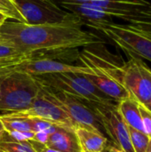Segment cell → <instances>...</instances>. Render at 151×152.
<instances>
[{"instance_id": "cell-1", "label": "cell", "mask_w": 151, "mask_h": 152, "mask_svg": "<svg viewBox=\"0 0 151 152\" xmlns=\"http://www.w3.org/2000/svg\"><path fill=\"white\" fill-rule=\"evenodd\" d=\"M77 17L64 22L40 25L8 19L0 27V37L28 55L38 52L72 50L104 42L101 37L85 31Z\"/></svg>"}, {"instance_id": "cell-2", "label": "cell", "mask_w": 151, "mask_h": 152, "mask_svg": "<svg viewBox=\"0 0 151 152\" xmlns=\"http://www.w3.org/2000/svg\"><path fill=\"white\" fill-rule=\"evenodd\" d=\"M41 90L34 76L11 70L0 73V111L15 112L27 109Z\"/></svg>"}, {"instance_id": "cell-3", "label": "cell", "mask_w": 151, "mask_h": 152, "mask_svg": "<svg viewBox=\"0 0 151 152\" xmlns=\"http://www.w3.org/2000/svg\"><path fill=\"white\" fill-rule=\"evenodd\" d=\"M34 77L40 84L77 98L85 103L110 104L117 102L101 93L82 74L59 73Z\"/></svg>"}, {"instance_id": "cell-4", "label": "cell", "mask_w": 151, "mask_h": 152, "mask_svg": "<svg viewBox=\"0 0 151 152\" xmlns=\"http://www.w3.org/2000/svg\"><path fill=\"white\" fill-rule=\"evenodd\" d=\"M101 31L130 56L151 61V34L135 29L126 24L106 21L91 26Z\"/></svg>"}, {"instance_id": "cell-5", "label": "cell", "mask_w": 151, "mask_h": 152, "mask_svg": "<svg viewBox=\"0 0 151 152\" xmlns=\"http://www.w3.org/2000/svg\"><path fill=\"white\" fill-rule=\"evenodd\" d=\"M102 7L111 18L151 34V3L148 0H89Z\"/></svg>"}, {"instance_id": "cell-6", "label": "cell", "mask_w": 151, "mask_h": 152, "mask_svg": "<svg viewBox=\"0 0 151 152\" xmlns=\"http://www.w3.org/2000/svg\"><path fill=\"white\" fill-rule=\"evenodd\" d=\"M121 84L137 102L146 105L151 99V69L141 59L130 56L121 66Z\"/></svg>"}, {"instance_id": "cell-7", "label": "cell", "mask_w": 151, "mask_h": 152, "mask_svg": "<svg viewBox=\"0 0 151 152\" xmlns=\"http://www.w3.org/2000/svg\"><path fill=\"white\" fill-rule=\"evenodd\" d=\"M40 86L44 94L61 108V110L74 123L76 127L80 126L102 133L101 125L87 103L83 102V101L71 95L45 86L42 84H40Z\"/></svg>"}, {"instance_id": "cell-8", "label": "cell", "mask_w": 151, "mask_h": 152, "mask_svg": "<svg viewBox=\"0 0 151 152\" xmlns=\"http://www.w3.org/2000/svg\"><path fill=\"white\" fill-rule=\"evenodd\" d=\"M13 1L25 23L29 25L60 23L77 18L74 14L58 7L53 0Z\"/></svg>"}, {"instance_id": "cell-9", "label": "cell", "mask_w": 151, "mask_h": 152, "mask_svg": "<svg viewBox=\"0 0 151 152\" xmlns=\"http://www.w3.org/2000/svg\"><path fill=\"white\" fill-rule=\"evenodd\" d=\"M117 103H87L97 117L102 129L108 134L116 147L123 152H134L131 144L127 125L122 119Z\"/></svg>"}, {"instance_id": "cell-10", "label": "cell", "mask_w": 151, "mask_h": 152, "mask_svg": "<svg viewBox=\"0 0 151 152\" xmlns=\"http://www.w3.org/2000/svg\"><path fill=\"white\" fill-rule=\"evenodd\" d=\"M2 114L12 118L39 119L48 122L53 126L72 131L76 128V126L70 120L69 116L61 110L60 106L48 99L42 92V89L40 90L38 96L27 109L20 111Z\"/></svg>"}, {"instance_id": "cell-11", "label": "cell", "mask_w": 151, "mask_h": 152, "mask_svg": "<svg viewBox=\"0 0 151 152\" xmlns=\"http://www.w3.org/2000/svg\"><path fill=\"white\" fill-rule=\"evenodd\" d=\"M14 70L24 72L31 76H42L59 73H74L89 75L92 69L85 65H73L52 58L36 57L33 54L26 61L15 67Z\"/></svg>"}, {"instance_id": "cell-12", "label": "cell", "mask_w": 151, "mask_h": 152, "mask_svg": "<svg viewBox=\"0 0 151 152\" xmlns=\"http://www.w3.org/2000/svg\"><path fill=\"white\" fill-rule=\"evenodd\" d=\"M79 58L83 62V65L88 66L92 69L91 74L84 76L91 83H93L101 93H103L105 95L117 102L131 97L126 89L119 82H117L110 75H109L105 70L83 56L81 53H79Z\"/></svg>"}, {"instance_id": "cell-13", "label": "cell", "mask_w": 151, "mask_h": 152, "mask_svg": "<svg viewBox=\"0 0 151 152\" xmlns=\"http://www.w3.org/2000/svg\"><path fill=\"white\" fill-rule=\"evenodd\" d=\"M44 145L60 152H81L74 131L59 126L48 136Z\"/></svg>"}, {"instance_id": "cell-14", "label": "cell", "mask_w": 151, "mask_h": 152, "mask_svg": "<svg viewBox=\"0 0 151 152\" xmlns=\"http://www.w3.org/2000/svg\"><path fill=\"white\" fill-rule=\"evenodd\" d=\"M0 120L4 132L12 137L17 140H34L35 133L33 131V121L31 118H12L0 114Z\"/></svg>"}, {"instance_id": "cell-15", "label": "cell", "mask_w": 151, "mask_h": 152, "mask_svg": "<svg viewBox=\"0 0 151 152\" xmlns=\"http://www.w3.org/2000/svg\"><path fill=\"white\" fill-rule=\"evenodd\" d=\"M74 133L82 151L103 152L107 149L108 140L101 132L77 126Z\"/></svg>"}, {"instance_id": "cell-16", "label": "cell", "mask_w": 151, "mask_h": 152, "mask_svg": "<svg viewBox=\"0 0 151 152\" xmlns=\"http://www.w3.org/2000/svg\"><path fill=\"white\" fill-rule=\"evenodd\" d=\"M117 109L122 119L128 126L144 132L139 102L132 97H129L118 102L117 103Z\"/></svg>"}, {"instance_id": "cell-17", "label": "cell", "mask_w": 151, "mask_h": 152, "mask_svg": "<svg viewBox=\"0 0 151 152\" xmlns=\"http://www.w3.org/2000/svg\"><path fill=\"white\" fill-rule=\"evenodd\" d=\"M31 55L21 53L10 42L0 37V71L14 69Z\"/></svg>"}, {"instance_id": "cell-18", "label": "cell", "mask_w": 151, "mask_h": 152, "mask_svg": "<svg viewBox=\"0 0 151 152\" xmlns=\"http://www.w3.org/2000/svg\"><path fill=\"white\" fill-rule=\"evenodd\" d=\"M0 149L4 152H36L29 141L17 140L5 132L0 139Z\"/></svg>"}, {"instance_id": "cell-19", "label": "cell", "mask_w": 151, "mask_h": 152, "mask_svg": "<svg viewBox=\"0 0 151 152\" xmlns=\"http://www.w3.org/2000/svg\"><path fill=\"white\" fill-rule=\"evenodd\" d=\"M130 141L134 152H145L150 142L151 137L144 132L138 131L134 128L128 126Z\"/></svg>"}, {"instance_id": "cell-20", "label": "cell", "mask_w": 151, "mask_h": 152, "mask_svg": "<svg viewBox=\"0 0 151 152\" xmlns=\"http://www.w3.org/2000/svg\"><path fill=\"white\" fill-rule=\"evenodd\" d=\"M139 107L142 115V121L143 125L144 133L151 137V112L142 104L139 103Z\"/></svg>"}, {"instance_id": "cell-21", "label": "cell", "mask_w": 151, "mask_h": 152, "mask_svg": "<svg viewBox=\"0 0 151 152\" xmlns=\"http://www.w3.org/2000/svg\"><path fill=\"white\" fill-rule=\"evenodd\" d=\"M8 19H10L9 16H8L6 13H4V12H3L0 11V27H1Z\"/></svg>"}, {"instance_id": "cell-22", "label": "cell", "mask_w": 151, "mask_h": 152, "mask_svg": "<svg viewBox=\"0 0 151 152\" xmlns=\"http://www.w3.org/2000/svg\"><path fill=\"white\" fill-rule=\"evenodd\" d=\"M108 152H123L121 150H119L117 147L113 146V147H109V151Z\"/></svg>"}, {"instance_id": "cell-23", "label": "cell", "mask_w": 151, "mask_h": 152, "mask_svg": "<svg viewBox=\"0 0 151 152\" xmlns=\"http://www.w3.org/2000/svg\"><path fill=\"white\" fill-rule=\"evenodd\" d=\"M0 11H1V12H4V13H6V14H7V15L9 16V18L11 19V17H10V15H9V13L7 12V11H6V10H5V9H4V7H2L1 5H0Z\"/></svg>"}, {"instance_id": "cell-24", "label": "cell", "mask_w": 151, "mask_h": 152, "mask_svg": "<svg viewBox=\"0 0 151 152\" xmlns=\"http://www.w3.org/2000/svg\"><path fill=\"white\" fill-rule=\"evenodd\" d=\"M145 107H146V108H147V109H148V110H149L151 112V99H150V102L145 105Z\"/></svg>"}, {"instance_id": "cell-25", "label": "cell", "mask_w": 151, "mask_h": 152, "mask_svg": "<svg viewBox=\"0 0 151 152\" xmlns=\"http://www.w3.org/2000/svg\"><path fill=\"white\" fill-rule=\"evenodd\" d=\"M64 1H73V2H88L89 0H64Z\"/></svg>"}, {"instance_id": "cell-26", "label": "cell", "mask_w": 151, "mask_h": 152, "mask_svg": "<svg viewBox=\"0 0 151 152\" xmlns=\"http://www.w3.org/2000/svg\"><path fill=\"white\" fill-rule=\"evenodd\" d=\"M145 152H151V139L150 142V144H149V146H148V148H147V150H146Z\"/></svg>"}, {"instance_id": "cell-27", "label": "cell", "mask_w": 151, "mask_h": 152, "mask_svg": "<svg viewBox=\"0 0 151 152\" xmlns=\"http://www.w3.org/2000/svg\"><path fill=\"white\" fill-rule=\"evenodd\" d=\"M0 131H4V126H3V124H2L1 120H0Z\"/></svg>"}, {"instance_id": "cell-28", "label": "cell", "mask_w": 151, "mask_h": 152, "mask_svg": "<svg viewBox=\"0 0 151 152\" xmlns=\"http://www.w3.org/2000/svg\"><path fill=\"white\" fill-rule=\"evenodd\" d=\"M4 133V131H0V139L2 138V136H3V134Z\"/></svg>"}, {"instance_id": "cell-29", "label": "cell", "mask_w": 151, "mask_h": 152, "mask_svg": "<svg viewBox=\"0 0 151 152\" xmlns=\"http://www.w3.org/2000/svg\"><path fill=\"white\" fill-rule=\"evenodd\" d=\"M0 152H4V151H2V150L0 149Z\"/></svg>"}, {"instance_id": "cell-30", "label": "cell", "mask_w": 151, "mask_h": 152, "mask_svg": "<svg viewBox=\"0 0 151 152\" xmlns=\"http://www.w3.org/2000/svg\"><path fill=\"white\" fill-rule=\"evenodd\" d=\"M82 152H94V151H82Z\"/></svg>"}, {"instance_id": "cell-31", "label": "cell", "mask_w": 151, "mask_h": 152, "mask_svg": "<svg viewBox=\"0 0 151 152\" xmlns=\"http://www.w3.org/2000/svg\"><path fill=\"white\" fill-rule=\"evenodd\" d=\"M81 152H82V151H81Z\"/></svg>"}]
</instances>
